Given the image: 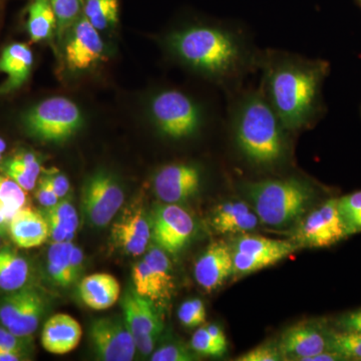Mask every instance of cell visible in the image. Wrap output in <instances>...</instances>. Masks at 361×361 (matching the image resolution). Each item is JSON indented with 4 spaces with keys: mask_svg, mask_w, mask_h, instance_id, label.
<instances>
[{
    "mask_svg": "<svg viewBox=\"0 0 361 361\" xmlns=\"http://www.w3.org/2000/svg\"><path fill=\"white\" fill-rule=\"evenodd\" d=\"M169 54L219 87L224 97L258 73L261 51L244 26L231 21L190 23L164 37Z\"/></svg>",
    "mask_w": 361,
    "mask_h": 361,
    "instance_id": "6da1fadb",
    "label": "cell"
},
{
    "mask_svg": "<svg viewBox=\"0 0 361 361\" xmlns=\"http://www.w3.org/2000/svg\"><path fill=\"white\" fill-rule=\"evenodd\" d=\"M329 66L284 49H262L260 87L271 108L292 134L310 129L324 111L322 87Z\"/></svg>",
    "mask_w": 361,
    "mask_h": 361,
    "instance_id": "7a4b0ae2",
    "label": "cell"
},
{
    "mask_svg": "<svg viewBox=\"0 0 361 361\" xmlns=\"http://www.w3.org/2000/svg\"><path fill=\"white\" fill-rule=\"evenodd\" d=\"M224 125L237 155L250 168L273 171L291 159V137L260 87H242L225 97Z\"/></svg>",
    "mask_w": 361,
    "mask_h": 361,
    "instance_id": "3957f363",
    "label": "cell"
},
{
    "mask_svg": "<svg viewBox=\"0 0 361 361\" xmlns=\"http://www.w3.org/2000/svg\"><path fill=\"white\" fill-rule=\"evenodd\" d=\"M240 188L260 222L277 229L295 224L316 196L312 183L298 176L247 180Z\"/></svg>",
    "mask_w": 361,
    "mask_h": 361,
    "instance_id": "277c9868",
    "label": "cell"
},
{
    "mask_svg": "<svg viewBox=\"0 0 361 361\" xmlns=\"http://www.w3.org/2000/svg\"><path fill=\"white\" fill-rule=\"evenodd\" d=\"M149 113L157 130L172 141L201 134L212 116L198 99L179 89H164L149 99Z\"/></svg>",
    "mask_w": 361,
    "mask_h": 361,
    "instance_id": "5b68a950",
    "label": "cell"
},
{
    "mask_svg": "<svg viewBox=\"0 0 361 361\" xmlns=\"http://www.w3.org/2000/svg\"><path fill=\"white\" fill-rule=\"evenodd\" d=\"M30 135L45 142H63L78 132L82 125V111L66 97L44 99L23 116Z\"/></svg>",
    "mask_w": 361,
    "mask_h": 361,
    "instance_id": "8992f818",
    "label": "cell"
},
{
    "mask_svg": "<svg viewBox=\"0 0 361 361\" xmlns=\"http://www.w3.org/2000/svg\"><path fill=\"white\" fill-rule=\"evenodd\" d=\"M234 263V276H245L283 260L301 248L293 240H277L241 235L229 245Z\"/></svg>",
    "mask_w": 361,
    "mask_h": 361,
    "instance_id": "52a82bcc",
    "label": "cell"
},
{
    "mask_svg": "<svg viewBox=\"0 0 361 361\" xmlns=\"http://www.w3.org/2000/svg\"><path fill=\"white\" fill-rule=\"evenodd\" d=\"M125 201L123 188L113 176L96 173L85 180L82 188V211L94 227L108 226L115 218Z\"/></svg>",
    "mask_w": 361,
    "mask_h": 361,
    "instance_id": "ba28073f",
    "label": "cell"
},
{
    "mask_svg": "<svg viewBox=\"0 0 361 361\" xmlns=\"http://www.w3.org/2000/svg\"><path fill=\"white\" fill-rule=\"evenodd\" d=\"M348 237V230L339 212L338 199H330L299 223L293 241L300 247L324 248Z\"/></svg>",
    "mask_w": 361,
    "mask_h": 361,
    "instance_id": "9c48e42d",
    "label": "cell"
},
{
    "mask_svg": "<svg viewBox=\"0 0 361 361\" xmlns=\"http://www.w3.org/2000/svg\"><path fill=\"white\" fill-rule=\"evenodd\" d=\"M45 300L37 288L25 286L8 292L0 302V323L20 336H32L44 314Z\"/></svg>",
    "mask_w": 361,
    "mask_h": 361,
    "instance_id": "30bf717a",
    "label": "cell"
},
{
    "mask_svg": "<svg viewBox=\"0 0 361 361\" xmlns=\"http://www.w3.org/2000/svg\"><path fill=\"white\" fill-rule=\"evenodd\" d=\"M152 238L171 255L179 253L196 231L193 216L179 204L157 206L151 219Z\"/></svg>",
    "mask_w": 361,
    "mask_h": 361,
    "instance_id": "8fae6325",
    "label": "cell"
},
{
    "mask_svg": "<svg viewBox=\"0 0 361 361\" xmlns=\"http://www.w3.org/2000/svg\"><path fill=\"white\" fill-rule=\"evenodd\" d=\"M122 306L123 320L134 338L135 348L142 355H151L164 329L153 301L135 290H129L123 296Z\"/></svg>",
    "mask_w": 361,
    "mask_h": 361,
    "instance_id": "7c38bea8",
    "label": "cell"
},
{
    "mask_svg": "<svg viewBox=\"0 0 361 361\" xmlns=\"http://www.w3.org/2000/svg\"><path fill=\"white\" fill-rule=\"evenodd\" d=\"M132 278L139 295L152 301L169 298L174 283L168 253L160 247H151L145 258L133 266Z\"/></svg>",
    "mask_w": 361,
    "mask_h": 361,
    "instance_id": "4fadbf2b",
    "label": "cell"
},
{
    "mask_svg": "<svg viewBox=\"0 0 361 361\" xmlns=\"http://www.w3.org/2000/svg\"><path fill=\"white\" fill-rule=\"evenodd\" d=\"M202 183L203 172L200 166L178 161L163 166L157 171L154 191L163 203H185L198 195Z\"/></svg>",
    "mask_w": 361,
    "mask_h": 361,
    "instance_id": "5bb4252c",
    "label": "cell"
},
{
    "mask_svg": "<svg viewBox=\"0 0 361 361\" xmlns=\"http://www.w3.org/2000/svg\"><path fill=\"white\" fill-rule=\"evenodd\" d=\"M90 341L99 360H134L137 348L123 318L104 317L94 320L90 326Z\"/></svg>",
    "mask_w": 361,
    "mask_h": 361,
    "instance_id": "9a60e30c",
    "label": "cell"
},
{
    "mask_svg": "<svg viewBox=\"0 0 361 361\" xmlns=\"http://www.w3.org/2000/svg\"><path fill=\"white\" fill-rule=\"evenodd\" d=\"M99 32L84 14L75 21L66 44V61L70 70H89L103 59L104 45Z\"/></svg>",
    "mask_w": 361,
    "mask_h": 361,
    "instance_id": "2e32d148",
    "label": "cell"
},
{
    "mask_svg": "<svg viewBox=\"0 0 361 361\" xmlns=\"http://www.w3.org/2000/svg\"><path fill=\"white\" fill-rule=\"evenodd\" d=\"M277 344L283 357L307 361L329 350V332L313 323H301L285 330Z\"/></svg>",
    "mask_w": 361,
    "mask_h": 361,
    "instance_id": "e0dca14e",
    "label": "cell"
},
{
    "mask_svg": "<svg viewBox=\"0 0 361 361\" xmlns=\"http://www.w3.org/2000/svg\"><path fill=\"white\" fill-rule=\"evenodd\" d=\"M111 238L118 248L129 255L139 256L148 250L152 224L142 208L126 210L111 229Z\"/></svg>",
    "mask_w": 361,
    "mask_h": 361,
    "instance_id": "ac0fdd59",
    "label": "cell"
},
{
    "mask_svg": "<svg viewBox=\"0 0 361 361\" xmlns=\"http://www.w3.org/2000/svg\"><path fill=\"white\" fill-rule=\"evenodd\" d=\"M195 278L202 288L211 292L234 275L232 251L225 242L211 244L195 263Z\"/></svg>",
    "mask_w": 361,
    "mask_h": 361,
    "instance_id": "d6986e66",
    "label": "cell"
},
{
    "mask_svg": "<svg viewBox=\"0 0 361 361\" xmlns=\"http://www.w3.org/2000/svg\"><path fill=\"white\" fill-rule=\"evenodd\" d=\"M8 232L16 246L37 248L49 238V223L42 213L30 207L20 209L9 221Z\"/></svg>",
    "mask_w": 361,
    "mask_h": 361,
    "instance_id": "ffe728a7",
    "label": "cell"
},
{
    "mask_svg": "<svg viewBox=\"0 0 361 361\" xmlns=\"http://www.w3.org/2000/svg\"><path fill=\"white\" fill-rule=\"evenodd\" d=\"M82 334V326L75 318L59 313L45 322L42 334V346L54 355H66L80 344Z\"/></svg>",
    "mask_w": 361,
    "mask_h": 361,
    "instance_id": "44dd1931",
    "label": "cell"
},
{
    "mask_svg": "<svg viewBox=\"0 0 361 361\" xmlns=\"http://www.w3.org/2000/svg\"><path fill=\"white\" fill-rule=\"evenodd\" d=\"M33 65V54L27 44L14 42L4 47L0 54V73L7 80L0 85V94H9L25 85Z\"/></svg>",
    "mask_w": 361,
    "mask_h": 361,
    "instance_id": "7402d4cb",
    "label": "cell"
},
{
    "mask_svg": "<svg viewBox=\"0 0 361 361\" xmlns=\"http://www.w3.org/2000/svg\"><path fill=\"white\" fill-rule=\"evenodd\" d=\"M257 214L244 201H226L216 207L211 223L220 234H237L252 231L257 227Z\"/></svg>",
    "mask_w": 361,
    "mask_h": 361,
    "instance_id": "603a6c76",
    "label": "cell"
},
{
    "mask_svg": "<svg viewBox=\"0 0 361 361\" xmlns=\"http://www.w3.org/2000/svg\"><path fill=\"white\" fill-rule=\"evenodd\" d=\"M121 286L113 275L94 273L84 278L80 284V295L87 307L104 310L115 305L120 297Z\"/></svg>",
    "mask_w": 361,
    "mask_h": 361,
    "instance_id": "cb8c5ba5",
    "label": "cell"
},
{
    "mask_svg": "<svg viewBox=\"0 0 361 361\" xmlns=\"http://www.w3.org/2000/svg\"><path fill=\"white\" fill-rule=\"evenodd\" d=\"M0 164L2 174L16 180L25 191L35 189L42 173V164L35 154L20 152Z\"/></svg>",
    "mask_w": 361,
    "mask_h": 361,
    "instance_id": "d4e9b609",
    "label": "cell"
},
{
    "mask_svg": "<svg viewBox=\"0 0 361 361\" xmlns=\"http://www.w3.org/2000/svg\"><path fill=\"white\" fill-rule=\"evenodd\" d=\"M30 278L27 260L11 248L0 249V289L13 292L25 287Z\"/></svg>",
    "mask_w": 361,
    "mask_h": 361,
    "instance_id": "484cf974",
    "label": "cell"
},
{
    "mask_svg": "<svg viewBox=\"0 0 361 361\" xmlns=\"http://www.w3.org/2000/svg\"><path fill=\"white\" fill-rule=\"evenodd\" d=\"M26 28L33 42H44L51 37L56 30V18L51 0H30Z\"/></svg>",
    "mask_w": 361,
    "mask_h": 361,
    "instance_id": "4316f807",
    "label": "cell"
},
{
    "mask_svg": "<svg viewBox=\"0 0 361 361\" xmlns=\"http://www.w3.org/2000/svg\"><path fill=\"white\" fill-rule=\"evenodd\" d=\"M73 241L52 243L47 253V272L54 284L68 287L75 283L70 267V252Z\"/></svg>",
    "mask_w": 361,
    "mask_h": 361,
    "instance_id": "83f0119b",
    "label": "cell"
},
{
    "mask_svg": "<svg viewBox=\"0 0 361 361\" xmlns=\"http://www.w3.org/2000/svg\"><path fill=\"white\" fill-rule=\"evenodd\" d=\"M118 11V0H84L82 2V14L99 32L116 25Z\"/></svg>",
    "mask_w": 361,
    "mask_h": 361,
    "instance_id": "f1b7e54d",
    "label": "cell"
},
{
    "mask_svg": "<svg viewBox=\"0 0 361 361\" xmlns=\"http://www.w3.org/2000/svg\"><path fill=\"white\" fill-rule=\"evenodd\" d=\"M45 219L49 224L59 226L68 233V241H73L78 227V216L75 206L68 199H61L51 208H44Z\"/></svg>",
    "mask_w": 361,
    "mask_h": 361,
    "instance_id": "f546056e",
    "label": "cell"
},
{
    "mask_svg": "<svg viewBox=\"0 0 361 361\" xmlns=\"http://www.w3.org/2000/svg\"><path fill=\"white\" fill-rule=\"evenodd\" d=\"M327 349L341 355L343 360H361V332H329Z\"/></svg>",
    "mask_w": 361,
    "mask_h": 361,
    "instance_id": "4dcf8cb0",
    "label": "cell"
},
{
    "mask_svg": "<svg viewBox=\"0 0 361 361\" xmlns=\"http://www.w3.org/2000/svg\"><path fill=\"white\" fill-rule=\"evenodd\" d=\"M27 194L16 180L6 175H0V210L13 217L20 209L25 207Z\"/></svg>",
    "mask_w": 361,
    "mask_h": 361,
    "instance_id": "1f68e13d",
    "label": "cell"
},
{
    "mask_svg": "<svg viewBox=\"0 0 361 361\" xmlns=\"http://www.w3.org/2000/svg\"><path fill=\"white\" fill-rule=\"evenodd\" d=\"M84 0H51L56 18V33L59 37L70 32L75 21L82 14Z\"/></svg>",
    "mask_w": 361,
    "mask_h": 361,
    "instance_id": "d6a6232c",
    "label": "cell"
},
{
    "mask_svg": "<svg viewBox=\"0 0 361 361\" xmlns=\"http://www.w3.org/2000/svg\"><path fill=\"white\" fill-rule=\"evenodd\" d=\"M338 208L348 236L361 232V191L339 198Z\"/></svg>",
    "mask_w": 361,
    "mask_h": 361,
    "instance_id": "836d02e7",
    "label": "cell"
},
{
    "mask_svg": "<svg viewBox=\"0 0 361 361\" xmlns=\"http://www.w3.org/2000/svg\"><path fill=\"white\" fill-rule=\"evenodd\" d=\"M180 323L188 329L200 327L206 322V308L201 299H190L180 306L178 312Z\"/></svg>",
    "mask_w": 361,
    "mask_h": 361,
    "instance_id": "e575fe53",
    "label": "cell"
},
{
    "mask_svg": "<svg viewBox=\"0 0 361 361\" xmlns=\"http://www.w3.org/2000/svg\"><path fill=\"white\" fill-rule=\"evenodd\" d=\"M191 346L194 353L204 356L219 357L226 353L224 349L221 348L214 341L206 326L200 327L195 332L194 336H192Z\"/></svg>",
    "mask_w": 361,
    "mask_h": 361,
    "instance_id": "d590c367",
    "label": "cell"
},
{
    "mask_svg": "<svg viewBox=\"0 0 361 361\" xmlns=\"http://www.w3.org/2000/svg\"><path fill=\"white\" fill-rule=\"evenodd\" d=\"M195 355L186 346L180 343H169L152 353V361H192Z\"/></svg>",
    "mask_w": 361,
    "mask_h": 361,
    "instance_id": "8d00e7d4",
    "label": "cell"
},
{
    "mask_svg": "<svg viewBox=\"0 0 361 361\" xmlns=\"http://www.w3.org/2000/svg\"><path fill=\"white\" fill-rule=\"evenodd\" d=\"M30 343L32 336H16L6 327H0V349L25 355L26 351L30 348Z\"/></svg>",
    "mask_w": 361,
    "mask_h": 361,
    "instance_id": "74e56055",
    "label": "cell"
},
{
    "mask_svg": "<svg viewBox=\"0 0 361 361\" xmlns=\"http://www.w3.org/2000/svg\"><path fill=\"white\" fill-rule=\"evenodd\" d=\"M239 361H280L284 360L278 344L266 343L252 349L248 353L240 355Z\"/></svg>",
    "mask_w": 361,
    "mask_h": 361,
    "instance_id": "f35d334b",
    "label": "cell"
},
{
    "mask_svg": "<svg viewBox=\"0 0 361 361\" xmlns=\"http://www.w3.org/2000/svg\"><path fill=\"white\" fill-rule=\"evenodd\" d=\"M35 198L39 201L40 205L44 206V208H51L61 200L52 189L51 183H49L47 176L40 178L39 182H37V187H35Z\"/></svg>",
    "mask_w": 361,
    "mask_h": 361,
    "instance_id": "ab89813d",
    "label": "cell"
},
{
    "mask_svg": "<svg viewBox=\"0 0 361 361\" xmlns=\"http://www.w3.org/2000/svg\"><path fill=\"white\" fill-rule=\"evenodd\" d=\"M47 179L51 183L52 189L58 195L59 199L65 198L70 191V180L65 175L61 173L54 172L47 175Z\"/></svg>",
    "mask_w": 361,
    "mask_h": 361,
    "instance_id": "60d3db41",
    "label": "cell"
},
{
    "mask_svg": "<svg viewBox=\"0 0 361 361\" xmlns=\"http://www.w3.org/2000/svg\"><path fill=\"white\" fill-rule=\"evenodd\" d=\"M338 326L346 331L361 332V310L342 316Z\"/></svg>",
    "mask_w": 361,
    "mask_h": 361,
    "instance_id": "b9f144b4",
    "label": "cell"
},
{
    "mask_svg": "<svg viewBox=\"0 0 361 361\" xmlns=\"http://www.w3.org/2000/svg\"><path fill=\"white\" fill-rule=\"evenodd\" d=\"M82 265H84V254L82 249L78 248L73 243L70 252V267L71 275L75 282L82 273Z\"/></svg>",
    "mask_w": 361,
    "mask_h": 361,
    "instance_id": "7bdbcfd3",
    "label": "cell"
},
{
    "mask_svg": "<svg viewBox=\"0 0 361 361\" xmlns=\"http://www.w3.org/2000/svg\"><path fill=\"white\" fill-rule=\"evenodd\" d=\"M207 330H208L210 336L213 337L214 341H216V343L220 346L221 348L224 349L226 353H227L228 349V341L227 338H226V336L224 331H223L222 329L217 324H209L208 326H206Z\"/></svg>",
    "mask_w": 361,
    "mask_h": 361,
    "instance_id": "ee69618b",
    "label": "cell"
},
{
    "mask_svg": "<svg viewBox=\"0 0 361 361\" xmlns=\"http://www.w3.org/2000/svg\"><path fill=\"white\" fill-rule=\"evenodd\" d=\"M25 355L14 353V351L4 350L0 349V361H20L25 360Z\"/></svg>",
    "mask_w": 361,
    "mask_h": 361,
    "instance_id": "f6af8a7d",
    "label": "cell"
},
{
    "mask_svg": "<svg viewBox=\"0 0 361 361\" xmlns=\"http://www.w3.org/2000/svg\"><path fill=\"white\" fill-rule=\"evenodd\" d=\"M11 218L4 211L0 210V235L8 231V225Z\"/></svg>",
    "mask_w": 361,
    "mask_h": 361,
    "instance_id": "bcb514c9",
    "label": "cell"
},
{
    "mask_svg": "<svg viewBox=\"0 0 361 361\" xmlns=\"http://www.w3.org/2000/svg\"><path fill=\"white\" fill-rule=\"evenodd\" d=\"M6 149V142L4 139L0 137V153L4 154Z\"/></svg>",
    "mask_w": 361,
    "mask_h": 361,
    "instance_id": "7dc6e473",
    "label": "cell"
},
{
    "mask_svg": "<svg viewBox=\"0 0 361 361\" xmlns=\"http://www.w3.org/2000/svg\"><path fill=\"white\" fill-rule=\"evenodd\" d=\"M4 0H0V11H1L2 6H4Z\"/></svg>",
    "mask_w": 361,
    "mask_h": 361,
    "instance_id": "c3c4849f",
    "label": "cell"
},
{
    "mask_svg": "<svg viewBox=\"0 0 361 361\" xmlns=\"http://www.w3.org/2000/svg\"><path fill=\"white\" fill-rule=\"evenodd\" d=\"M1 161H2V154L0 153V163H1Z\"/></svg>",
    "mask_w": 361,
    "mask_h": 361,
    "instance_id": "681fc988",
    "label": "cell"
},
{
    "mask_svg": "<svg viewBox=\"0 0 361 361\" xmlns=\"http://www.w3.org/2000/svg\"><path fill=\"white\" fill-rule=\"evenodd\" d=\"M357 1H358V4H360V6H361V0H357Z\"/></svg>",
    "mask_w": 361,
    "mask_h": 361,
    "instance_id": "f907efd6",
    "label": "cell"
},
{
    "mask_svg": "<svg viewBox=\"0 0 361 361\" xmlns=\"http://www.w3.org/2000/svg\"><path fill=\"white\" fill-rule=\"evenodd\" d=\"M0 246H1V237H0Z\"/></svg>",
    "mask_w": 361,
    "mask_h": 361,
    "instance_id": "816d5d0a",
    "label": "cell"
}]
</instances>
